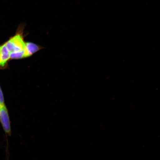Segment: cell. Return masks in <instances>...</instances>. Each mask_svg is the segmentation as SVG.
<instances>
[{
    "instance_id": "6da1fadb",
    "label": "cell",
    "mask_w": 160,
    "mask_h": 160,
    "mask_svg": "<svg viewBox=\"0 0 160 160\" xmlns=\"http://www.w3.org/2000/svg\"><path fill=\"white\" fill-rule=\"evenodd\" d=\"M25 27L24 24L20 25L18 28L16 34L5 43L10 53L21 51L24 49L26 42L24 40L23 31Z\"/></svg>"
},
{
    "instance_id": "7a4b0ae2",
    "label": "cell",
    "mask_w": 160,
    "mask_h": 160,
    "mask_svg": "<svg viewBox=\"0 0 160 160\" xmlns=\"http://www.w3.org/2000/svg\"><path fill=\"white\" fill-rule=\"evenodd\" d=\"M0 106V122L6 133L9 135L11 133V127L8 112L5 104Z\"/></svg>"
},
{
    "instance_id": "3957f363",
    "label": "cell",
    "mask_w": 160,
    "mask_h": 160,
    "mask_svg": "<svg viewBox=\"0 0 160 160\" xmlns=\"http://www.w3.org/2000/svg\"><path fill=\"white\" fill-rule=\"evenodd\" d=\"M10 52L5 43L0 45V68L6 67L10 59Z\"/></svg>"
},
{
    "instance_id": "277c9868",
    "label": "cell",
    "mask_w": 160,
    "mask_h": 160,
    "mask_svg": "<svg viewBox=\"0 0 160 160\" xmlns=\"http://www.w3.org/2000/svg\"><path fill=\"white\" fill-rule=\"evenodd\" d=\"M41 49V47L34 43L31 42H26L25 48L24 49L26 58L31 57Z\"/></svg>"
},
{
    "instance_id": "5b68a950",
    "label": "cell",
    "mask_w": 160,
    "mask_h": 160,
    "mask_svg": "<svg viewBox=\"0 0 160 160\" xmlns=\"http://www.w3.org/2000/svg\"><path fill=\"white\" fill-rule=\"evenodd\" d=\"M26 58L24 49L10 54V59H20Z\"/></svg>"
},
{
    "instance_id": "8992f818",
    "label": "cell",
    "mask_w": 160,
    "mask_h": 160,
    "mask_svg": "<svg viewBox=\"0 0 160 160\" xmlns=\"http://www.w3.org/2000/svg\"><path fill=\"white\" fill-rule=\"evenodd\" d=\"M5 104V100L2 91L0 86V106Z\"/></svg>"
},
{
    "instance_id": "52a82bcc",
    "label": "cell",
    "mask_w": 160,
    "mask_h": 160,
    "mask_svg": "<svg viewBox=\"0 0 160 160\" xmlns=\"http://www.w3.org/2000/svg\"><path fill=\"white\" fill-rule=\"evenodd\" d=\"M0 111H1V106H0Z\"/></svg>"
}]
</instances>
